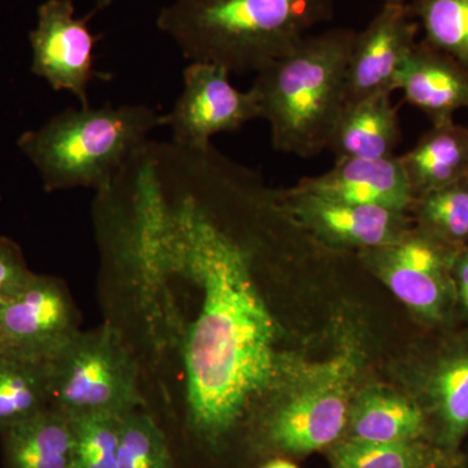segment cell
Instances as JSON below:
<instances>
[{
	"instance_id": "13",
	"label": "cell",
	"mask_w": 468,
	"mask_h": 468,
	"mask_svg": "<svg viewBox=\"0 0 468 468\" xmlns=\"http://www.w3.org/2000/svg\"><path fill=\"white\" fill-rule=\"evenodd\" d=\"M394 86L432 124L454 120L457 111L468 109V68L424 41L405 58Z\"/></svg>"
},
{
	"instance_id": "3",
	"label": "cell",
	"mask_w": 468,
	"mask_h": 468,
	"mask_svg": "<svg viewBox=\"0 0 468 468\" xmlns=\"http://www.w3.org/2000/svg\"><path fill=\"white\" fill-rule=\"evenodd\" d=\"M159 126L162 115L144 104L67 109L21 134L17 146L46 192L84 187L98 193Z\"/></svg>"
},
{
	"instance_id": "2",
	"label": "cell",
	"mask_w": 468,
	"mask_h": 468,
	"mask_svg": "<svg viewBox=\"0 0 468 468\" xmlns=\"http://www.w3.org/2000/svg\"><path fill=\"white\" fill-rule=\"evenodd\" d=\"M356 30L335 27L307 36L257 73L251 89L273 149L314 158L328 149L346 106V77Z\"/></svg>"
},
{
	"instance_id": "9",
	"label": "cell",
	"mask_w": 468,
	"mask_h": 468,
	"mask_svg": "<svg viewBox=\"0 0 468 468\" xmlns=\"http://www.w3.org/2000/svg\"><path fill=\"white\" fill-rule=\"evenodd\" d=\"M89 17H75L72 0H46L38 8L36 29L29 34L32 72L55 91L75 95L89 107V85L94 80L97 37L88 27Z\"/></svg>"
},
{
	"instance_id": "18",
	"label": "cell",
	"mask_w": 468,
	"mask_h": 468,
	"mask_svg": "<svg viewBox=\"0 0 468 468\" xmlns=\"http://www.w3.org/2000/svg\"><path fill=\"white\" fill-rule=\"evenodd\" d=\"M51 409V363L0 354V432Z\"/></svg>"
},
{
	"instance_id": "22",
	"label": "cell",
	"mask_w": 468,
	"mask_h": 468,
	"mask_svg": "<svg viewBox=\"0 0 468 468\" xmlns=\"http://www.w3.org/2000/svg\"><path fill=\"white\" fill-rule=\"evenodd\" d=\"M119 468H175L165 431L143 409L120 418Z\"/></svg>"
},
{
	"instance_id": "19",
	"label": "cell",
	"mask_w": 468,
	"mask_h": 468,
	"mask_svg": "<svg viewBox=\"0 0 468 468\" xmlns=\"http://www.w3.org/2000/svg\"><path fill=\"white\" fill-rule=\"evenodd\" d=\"M411 208L420 232L454 250H461L468 242V177L417 197Z\"/></svg>"
},
{
	"instance_id": "14",
	"label": "cell",
	"mask_w": 468,
	"mask_h": 468,
	"mask_svg": "<svg viewBox=\"0 0 468 468\" xmlns=\"http://www.w3.org/2000/svg\"><path fill=\"white\" fill-rule=\"evenodd\" d=\"M390 95L380 92L345 106L328 146L335 162L394 156L402 132Z\"/></svg>"
},
{
	"instance_id": "7",
	"label": "cell",
	"mask_w": 468,
	"mask_h": 468,
	"mask_svg": "<svg viewBox=\"0 0 468 468\" xmlns=\"http://www.w3.org/2000/svg\"><path fill=\"white\" fill-rule=\"evenodd\" d=\"M230 73L217 64L192 61L184 69V89L162 126L172 141L189 149H205L214 135L236 132L246 122L261 119L260 100L250 89L241 91L230 84Z\"/></svg>"
},
{
	"instance_id": "24",
	"label": "cell",
	"mask_w": 468,
	"mask_h": 468,
	"mask_svg": "<svg viewBox=\"0 0 468 468\" xmlns=\"http://www.w3.org/2000/svg\"><path fill=\"white\" fill-rule=\"evenodd\" d=\"M120 418L122 415L111 414L70 418L75 435V468H119Z\"/></svg>"
},
{
	"instance_id": "5",
	"label": "cell",
	"mask_w": 468,
	"mask_h": 468,
	"mask_svg": "<svg viewBox=\"0 0 468 468\" xmlns=\"http://www.w3.org/2000/svg\"><path fill=\"white\" fill-rule=\"evenodd\" d=\"M353 363L345 356L289 377L264 419L271 446L303 454L331 445L347 427Z\"/></svg>"
},
{
	"instance_id": "15",
	"label": "cell",
	"mask_w": 468,
	"mask_h": 468,
	"mask_svg": "<svg viewBox=\"0 0 468 468\" xmlns=\"http://www.w3.org/2000/svg\"><path fill=\"white\" fill-rule=\"evenodd\" d=\"M414 199L468 177V126L454 120L432 124L399 156Z\"/></svg>"
},
{
	"instance_id": "17",
	"label": "cell",
	"mask_w": 468,
	"mask_h": 468,
	"mask_svg": "<svg viewBox=\"0 0 468 468\" xmlns=\"http://www.w3.org/2000/svg\"><path fill=\"white\" fill-rule=\"evenodd\" d=\"M350 440L365 442L417 441L426 430L423 412L397 394L371 390L351 406Z\"/></svg>"
},
{
	"instance_id": "27",
	"label": "cell",
	"mask_w": 468,
	"mask_h": 468,
	"mask_svg": "<svg viewBox=\"0 0 468 468\" xmlns=\"http://www.w3.org/2000/svg\"><path fill=\"white\" fill-rule=\"evenodd\" d=\"M263 468H298L295 464L291 463L288 461L277 460L273 462H270L267 466Z\"/></svg>"
},
{
	"instance_id": "28",
	"label": "cell",
	"mask_w": 468,
	"mask_h": 468,
	"mask_svg": "<svg viewBox=\"0 0 468 468\" xmlns=\"http://www.w3.org/2000/svg\"><path fill=\"white\" fill-rule=\"evenodd\" d=\"M410 0H384V5H408Z\"/></svg>"
},
{
	"instance_id": "16",
	"label": "cell",
	"mask_w": 468,
	"mask_h": 468,
	"mask_svg": "<svg viewBox=\"0 0 468 468\" xmlns=\"http://www.w3.org/2000/svg\"><path fill=\"white\" fill-rule=\"evenodd\" d=\"M0 433L7 468H75L72 421L58 410H45Z\"/></svg>"
},
{
	"instance_id": "20",
	"label": "cell",
	"mask_w": 468,
	"mask_h": 468,
	"mask_svg": "<svg viewBox=\"0 0 468 468\" xmlns=\"http://www.w3.org/2000/svg\"><path fill=\"white\" fill-rule=\"evenodd\" d=\"M423 41L468 68V0H410Z\"/></svg>"
},
{
	"instance_id": "1",
	"label": "cell",
	"mask_w": 468,
	"mask_h": 468,
	"mask_svg": "<svg viewBox=\"0 0 468 468\" xmlns=\"http://www.w3.org/2000/svg\"><path fill=\"white\" fill-rule=\"evenodd\" d=\"M334 14L335 0H176L158 27L190 61L258 73Z\"/></svg>"
},
{
	"instance_id": "11",
	"label": "cell",
	"mask_w": 468,
	"mask_h": 468,
	"mask_svg": "<svg viewBox=\"0 0 468 468\" xmlns=\"http://www.w3.org/2000/svg\"><path fill=\"white\" fill-rule=\"evenodd\" d=\"M419 24L408 5H384L362 32H356L346 77V104L396 90L403 61L417 45Z\"/></svg>"
},
{
	"instance_id": "4",
	"label": "cell",
	"mask_w": 468,
	"mask_h": 468,
	"mask_svg": "<svg viewBox=\"0 0 468 468\" xmlns=\"http://www.w3.org/2000/svg\"><path fill=\"white\" fill-rule=\"evenodd\" d=\"M140 363L122 329L80 332L51 363V409L68 417L143 409Z\"/></svg>"
},
{
	"instance_id": "6",
	"label": "cell",
	"mask_w": 468,
	"mask_h": 468,
	"mask_svg": "<svg viewBox=\"0 0 468 468\" xmlns=\"http://www.w3.org/2000/svg\"><path fill=\"white\" fill-rule=\"evenodd\" d=\"M79 314L63 280L27 277L0 301V354L52 363L80 334Z\"/></svg>"
},
{
	"instance_id": "21",
	"label": "cell",
	"mask_w": 468,
	"mask_h": 468,
	"mask_svg": "<svg viewBox=\"0 0 468 468\" xmlns=\"http://www.w3.org/2000/svg\"><path fill=\"white\" fill-rule=\"evenodd\" d=\"M432 397L441 424V441L455 449L468 432V356L443 363L432 381Z\"/></svg>"
},
{
	"instance_id": "8",
	"label": "cell",
	"mask_w": 468,
	"mask_h": 468,
	"mask_svg": "<svg viewBox=\"0 0 468 468\" xmlns=\"http://www.w3.org/2000/svg\"><path fill=\"white\" fill-rule=\"evenodd\" d=\"M276 193L282 207L331 250H374L399 241L408 232L406 211L331 201L294 187Z\"/></svg>"
},
{
	"instance_id": "10",
	"label": "cell",
	"mask_w": 468,
	"mask_h": 468,
	"mask_svg": "<svg viewBox=\"0 0 468 468\" xmlns=\"http://www.w3.org/2000/svg\"><path fill=\"white\" fill-rule=\"evenodd\" d=\"M457 251L418 229L392 245L363 251L362 258L410 309L437 318L445 298L446 268Z\"/></svg>"
},
{
	"instance_id": "25",
	"label": "cell",
	"mask_w": 468,
	"mask_h": 468,
	"mask_svg": "<svg viewBox=\"0 0 468 468\" xmlns=\"http://www.w3.org/2000/svg\"><path fill=\"white\" fill-rule=\"evenodd\" d=\"M30 275L32 271L20 246L14 239L0 236V301L14 294Z\"/></svg>"
},
{
	"instance_id": "12",
	"label": "cell",
	"mask_w": 468,
	"mask_h": 468,
	"mask_svg": "<svg viewBox=\"0 0 468 468\" xmlns=\"http://www.w3.org/2000/svg\"><path fill=\"white\" fill-rule=\"evenodd\" d=\"M294 189L331 201L384 206L399 211L411 208V189L399 156L346 159L325 174L302 178Z\"/></svg>"
},
{
	"instance_id": "23",
	"label": "cell",
	"mask_w": 468,
	"mask_h": 468,
	"mask_svg": "<svg viewBox=\"0 0 468 468\" xmlns=\"http://www.w3.org/2000/svg\"><path fill=\"white\" fill-rule=\"evenodd\" d=\"M435 460L432 452L418 441L349 440L334 451L335 468H431Z\"/></svg>"
},
{
	"instance_id": "26",
	"label": "cell",
	"mask_w": 468,
	"mask_h": 468,
	"mask_svg": "<svg viewBox=\"0 0 468 468\" xmlns=\"http://www.w3.org/2000/svg\"><path fill=\"white\" fill-rule=\"evenodd\" d=\"M452 267L457 275L458 284H460L462 301L468 310V248L455 252Z\"/></svg>"
}]
</instances>
